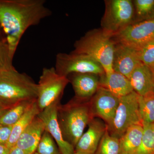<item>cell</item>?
<instances>
[{
  "label": "cell",
  "instance_id": "26",
  "mask_svg": "<svg viewBox=\"0 0 154 154\" xmlns=\"http://www.w3.org/2000/svg\"><path fill=\"white\" fill-rule=\"evenodd\" d=\"M36 151L38 154H61L53 138L45 130L42 136Z\"/></svg>",
  "mask_w": 154,
  "mask_h": 154
},
{
  "label": "cell",
  "instance_id": "13",
  "mask_svg": "<svg viewBox=\"0 0 154 154\" xmlns=\"http://www.w3.org/2000/svg\"><path fill=\"white\" fill-rule=\"evenodd\" d=\"M87 131L83 133L75 147L78 154H94L107 130V125L99 119L94 118L88 125Z\"/></svg>",
  "mask_w": 154,
  "mask_h": 154
},
{
  "label": "cell",
  "instance_id": "12",
  "mask_svg": "<svg viewBox=\"0 0 154 154\" xmlns=\"http://www.w3.org/2000/svg\"><path fill=\"white\" fill-rule=\"evenodd\" d=\"M140 63L137 49L115 42L113 61V71L129 79L134 70Z\"/></svg>",
  "mask_w": 154,
  "mask_h": 154
},
{
  "label": "cell",
  "instance_id": "22",
  "mask_svg": "<svg viewBox=\"0 0 154 154\" xmlns=\"http://www.w3.org/2000/svg\"><path fill=\"white\" fill-rule=\"evenodd\" d=\"M13 58L7 36L0 28V72L15 68L13 65Z\"/></svg>",
  "mask_w": 154,
  "mask_h": 154
},
{
  "label": "cell",
  "instance_id": "1",
  "mask_svg": "<svg viewBox=\"0 0 154 154\" xmlns=\"http://www.w3.org/2000/svg\"><path fill=\"white\" fill-rule=\"evenodd\" d=\"M45 3L44 0H0V25L12 55L26 30L51 16Z\"/></svg>",
  "mask_w": 154,
  "mask_h": 154
},
{
  "label": "cell",
  "instance_id": "10",
  "mask_svg": "<svg viewBox=\"0 0 154 154\" xmlns=\"http://www.w3.org/2000/svg\"><path fill=\"white\" fill-rule=\"evenodd\" d=\"M119 101V98L106 88L99 86L90 100L91 113L94 118H101L108 125L114 118Z\"/></svg>",
  "mask_w": 154,
  "mask_h": 154
},
{
  "label": "cell",
  "instance_id": "33",
  "mask_svg": "<svg viewBox=\"0 0 154 154\" xmlns=\"http://www.w3.org/2000/svg\"><path fill=\"white\" fill-rule=\"evenodd\" d=\"M33 154H38V153L37 152H36H36H34L33 153Z\"/></svg>",
  "mask_w": 154,
  "mask_h": 154
},
{
  "label": "cell",
  "instance_id": "32",
  "mask_svg": "<svg viewBox=\"0 0 154 154\" xmlns=\"http://www.w3.org/2000/svg\"><path fill=\"white\" fill-rule=\"evenodd\" d=\"M152 72V74L153 80V82L154 85V66H153L152 67L150 68Z\"/></svg>",
  "mask_w": 154,
  "mask_h": 154
},
{
  "label": "cell",
  "instance_id": "15",
  "mask_svg": "<svg viewBox=\"0 0 154 154\" xmlns=\"http://www.w3.org/2000/svg\"><path fill=\"white\" fill-rule=\"evenodd\" d=\"M45 130L43 122L37 116L19 137L15 146L26 154H33Z\"/></svg>",
  "mask_w": 154,
  "mask_h": 154
},
{
  "label": "cell",
  "instance_id": "25",
  "mask_svg": "<svg viewBox=\"0 0 154 154\" xmlns=\"http://www.w3.org/2000/svg\"><path fill=\"white\" fill-rule=\"evenodd\" d=\"M133 3L140 22L154 18V0H135Z\"/></svg>",
  "mask_w": 154,
  "mask_h": 154
},
{
  "label": "cell",
  "instance_id": "4",
  "mask_svg": "<svg viewBox=\"0 0 154 154\" xmlns=\"http://www.w3.org/2000/svg\"><path fill=\"white\" fill-rule=\"evenodd\" d=\"M115 42L102 29L90 30L75 42L72 52L88 56L102 66L106 75L113 72Z\"/></svg>",
  "mask_w": 154,
  "mask_h": 154
},
{
  "label": "cell",
  "instance_id": "34",
  "mask_svg": "<svg viewBox=\"0 0 154 154\" xmlns=\"http://www.w3.org/2000/svg\"><path fill=\"white\" fill-rule=\"evenodd\" d=\"M72 154H77V153L75 152L74 153Z\"/></svg>",
  "mask_w": 154,
  "mask_h": 154
},
{
  "label": "cell",
  "instance_id": "24",
  "mask_svg": "<svg viewBox=\"0 0 154 154\" xmlns=\"http://www.w3.org/2000/svg\"><path fill=\"white\" fill-rule=\"evenodd\" d=\"M142 141L135 154H154V123L144 125Z\"/></svg>",
  "mask_w": 154,
  "mask_h": 154
},
{
  "label": "cell",
  "instance_id": "27",
  "mask_svg": "<svg viewBox=\"0 0 154 154\" xmlns=\"http://www.w3.org/2000/svg\"><path fill=\"white\" fill-rule=\"evenodd\" d=\"M142 63L151 68L154 66V39L147 42L138 49Z\"/></svg>",
  "mask_w": 154,
  "mask_h": 154
},
{
  "label": "cell",
  "instance_id": "5",
  "mask_svg": "<svg viewBox=\"0 0 154 154\" xmlns=\"http://www.w3.org/2000/svg\"><path fill=\"white\" fill-rule=\"evenodd\" d=\"M101 25L103 32L111 37L133 23L135 10L130 0L105 1Z\"/></svg>",
  "mask_w": 154,
  "mask_h": 154
},
{
  "label": "cell",
  "instance_id": "7",
  "mask_svg": "<svg viewBox=\"0 0 154 154\" xmlns=\"http://www.w3.org/2000/svg\"><path fill=\"white\" fill-rule=\"evenodd\" d=\"M69 83L67 77L59 75L54 67L43 69L37 84L36 103L40 112L50 105L60 102Z\"/></svg>",
  "mask_w": 154,
  "mask_h": 154
},
{
  "label": "cell",
  "instance_id": "17",
  "mask_svg": "<svg viewBox=\"0 0 154 154\" xmlns=\"http://www.w3.org/2000/svg\"><path fill=\"white\" fill-rule=\"evenodd\" d=\"M99 86L106 88L114 96L120 98L133 91L129 79L123 75L113 71L106 75L101 76Z\"/></svg>",
  "mask_w": 154,
  "mask_h": 154
},
{
  "label": "cell",
  "instance_id": "29",
  "mask_svg": "<svg viewBox=\"0 0 154 154\" xmlns=\"http://www.w3.org/2000/svg\"><path fill=\"white\" fill-rule=\"evenodd\" d=\"M9 154H26L21 149L18 148L16 146H14L10 149Z\"/></svg>",
  "mask_w": 154,
  "mask_h": 154
},
{
  "label": "cell",
  "instance_id": "35",
  "mask_svg": "<svg viewBox=\"0 0 154 154\" xmlns=\"http://www.w3.org/2000/svg\"><path fill=\"white\" fill-rule=\"evenodd\" d=\"M0 28H1V25H0Z\"/></svg>",
  "mask_w": 154,
  "mask_h": 154
},
{
  "label": "cell",
  "instance_id": "28",
  "mask_svg": "<svg viewBox=\"0 0 154 154\" xmlns=\"http://www.w3.org/2000/svg\"><path fill=\"white\" fill-rule=\"evenodd\" d=\"M13 126L0 125V144L6 146L11 137Z\"/></svg>",
  "mask_w": 154,
  "mask_h": 154
},
{
  "label": "cell",
  "instance_id": "14",
  "mask_svg": "<svg viewBox=\"0 0 154 154\" xmlns=\"http://www.w3.org/2000/svg\"><path fill=\"white\" fill-rule=\"evenodd\" d=\"M99 75L91 73H72L67 78L71 83L75 98L83 101H90L99 86Z\"/></svg>",
  "mask_w": 154,
  "mask_h": 154
},
{
  "label": "cell",
  "instance_id": "31",
  "mask_svg": "<svg viewBox=\"0 0 154 154\" xmlns=\"http://www.w3.org/2000/svg\"><path fill=\"white\" fill-rule=\"evenodd\" d=\"M6 109H6L5 108L3 107L2 105H0V115H1L5 110H6Z\"/></svg>",
  "mask_w": 154,
  "mask_h": 154
},
{
  "label": "cell",
  "instance_id": "9",
  "mask_svg": "<svg viewBox=\"0 0 154 154\" xmlns=\"http://www.w3.org/2000/svg\"><path fill=\"white\" fill-rule=\"evenodd\" d=\"M116 42L138 49L154 39V18L132 23L112 37Z\"/></svg>",
  "mask_w": 154,
  "mask_h": 154
},
{
  "label": "cell",
  "instance_id": "2",
  "mask_svg": "<svg viewBox=\"0 0 154 154\" xmlns=\"http://www.w3.org/2000/svg\"><path fill=\"white\" fill-rule=\"evenodd\" d=\"M57 118L64 139L75 147L86 126L94 118L90 101L74 97L65 105L60 104Z\"/></svg>",
  "mask_w": 154,
  "mask_h": 154
},
{
  "label": "cell",
  "instance_id": "6",
  "mask_svg": "<svg viewBox=\"0 0 154 154\" xmlns=\"http://www.w3.org/2000/svg\"><path fill=\"white\" fill-rule=\"evenodd\" d=\"M139 96L133 91L119 98L114 118L110 124L106 125L111 136L119 139L131 126L143 125L139 108Z\"/></svg>",
  "mask_w": 154,
  "mask_h": 154
},
{
  "label": "cell",
  "instance_id": "16",
  "mask_svg": "<svg viewBox=\"0 0 154 154\" xmlns=\"http://www.w3.org/2000/svg\"><path fill=\"white\" fill-rule=\"evenodd\" d=\"M129 79L133 91L139 96L154 92L151 69L141 62L134 70Z\"/></svg>",
  "mask_w": 154,
  "mask_h": 154
},
{
  "label": "cell",
  "instance_id": "23",
  "mask_svg": "<svg viewBox=\"0 0 154 154\" xmlns=\"http://www.w3.org/2000/svg\"><path fill=\"white\" fill-rule=\"evenodd\" d=\"M94 154H120L119 139L110 135L107 128Z\"/></svg>",
  "mask_w": 154,
  "mask_h": 154
},
{
  "label": "cell",
  "instance_id": "11",
  "mask_svg": "<svg viewBox=\"0 0 154 154\" xmlns=\"http://www.w3.org/2000/svg\"><path fill=\"white\" fill-rule=\"evenodd\" d=\"M60 102H55L38 113L45 131L49 133L55 140L61 154H72L75 152V147L65 140L61 130L57 118V107Z\"/></svg>",
  "mask_w": 154,
  "mask_h": 154
},
{
  "label": "cell",
  "instance_id": "20",
  "mask_svg": "<svg viewBox=\"0 0 154 154\" xmlns=\"http://www.w3.org/2000/svg\"><path fill=\"white\" fill-rule=\"evenodd\" d=\"M36 101L26 100L6 109L0 115V125L13 126Z\"/></svg>",
  "mask_w": 154,
  "mask_h": 154
},
{
  "label": "cell",
  "instance_id": "19",
  "mask_svg": "<svg viewBox=\"0 0 154 154\" xmlns=\"http://www.w3.org/2000/svg\"><path fill=\"white\" fill-rule=\"evenodd\" d=\"M36 101L13 126L11 137L6 146L11 149L15 146L18 139L40 112Z\"/></svg>",
  "mask_w": 154,
  "mask_h": 154
},
{
  "label": "cell",
  "instance_id": "30",
  "mask_svg": "<svg viewBox=\"0 0 154 154\" xmlns=\"http://www.w3.org/2000/svg\"><path fill=\"white\" fill-rule=\"evenodd\" d=\"M10 149L6 146L0 144V154H9Z\"/></svg>",
  "mask_w": 154,
  "mask_h": 154
},
{
  "label": "cell",
  "instance_id": "21",
  "mask_svg": "<svg viewBox=\"0 0 154 154\" xmlns=\"http://www.w3.org/2000/svg\"><path fill=\"white\" fill-rule=\"evenodd\" d=\"M139 108L143 125L154 123V92L139 96Z\"/></svg>",
  "mask_w": 154,
  "mask_h": 154
},
{
  "label": "cell",
  "instance_id": "18",
  "mask_svg": "<svg viewBox=\"0 0 154 154\" xmlns=\"http://www.w3.org/2000/svg\"><path fill=\"white\" fill-rule=\"evenodd\" d=\"M143 134L142 125L131 126L119 139L120 154H135L139 148Z\"/></svg>",
  "mask_w": 154,
  "mask_h": 154
},
{
  "label": "cell",
  "instance_id": "8",
  "mask_svg": "<svg viewBox=\"0 0 154 154\" xmlns=\"http://www.w3.org/2000/svg\"><path fill=\"white\" fill-rule=\"evenodd\" d=\"M54 68L59 75L66 77L72 73L94 74L99 76L105 74L102 66L93 59L73 52L58 53Z\"/></svg>",
  "mask_w": 154,
  "mask_h": 154
},
{
  "label": "cell",
  "instance_id": "3",
  "mask_svg": "<svg viewBox=\"0 0 154 154\" xmlns=\"http://www.w3.org/2000/svg\"><path fill=\"white\" fill-rule=\"evenodd\" d=\"M37 96V84L28 75L15 68L0 72V105L6 109Z\"/></svg>",
  "mask_w": 154,
  "mask_h": 154
}]
</instances>
